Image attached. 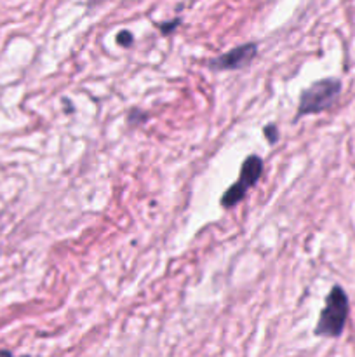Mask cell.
<instances>
[{
    "label": "cell",
    "mask_w": 355,
    "mask_h": 357,
    "mask_svg": "<svg viewBox=\"0 0 355 357\" xmlns=\"http://www.w3.org/2000/svg\"><path fill=\"white\" fill-rule=\"evenodd\" d=\"M348 296L340 286H334L326 298V307L322 309L319 323L315 326L317 337H340L348 319Z\"/></svg>",
    "instance_id": "6da1fadb"
},
{
    "label": "cell",
    "mask_w": 355,
    "mask_h": 357,
    "mask_svg": "<svg viewBox=\"0 0 355 357\" xmlns=\"http://www.w3.org/2000/svg\"><path fill=\"white\" fill-rule=\"evenodd\" d=\"M341 91V82L336 79H322L312 84L299 96L298 117L310 114H320L334 105Z\"/></svg>",
    "instance_id": "7a4b0ae2"
},
{
    "label": "cell",
    "mask_w": 355,
    "mask_h": 357,
    "mask_svg": "<svg viewBox=\"0 0 355 357\" xmlns=\"http://www.w3.org/2000/svg\"><path fill=\"white\" fill-rule=\"evenodd\" d=\"M261 174H263V160L258 155H249L244 160L242 167H240V176L228 190L223 194L221 206L225 209L233 208L239 204L244 197H246L247 190L260 181Z\"/></svg>",
    "instance_id": "3957f363"
},
{
    "label": "cell",
    "mask_w": 355,
    "mask_h": 357,
    "mask_svg": "<svg viewBox=\"0 0 355 357\" xmlns=\"http://www.w3.org/2000/svg\"><path fill=\"white\" fill-rule=\"evenodd\" d=\"M258 54V45L256 44H244L239 47L232 49V51L225 52L221 56H216V58L209 59L207 66L211 70H240L244 66L249 65Z\"/></svg>",
    "instance_id": "277c9868"
},
{
    "label": "cell",
    "mask_w": 355,
    "mask_h": 357,
    "mask_svg": "<svg viewBox=\"0 0 355 357\" xmlns=\"http://www.w3.org/2000/svg\"><path fill=\"white\" fill-rule=\"evenodd\" d=\"M117 44L122 45V47H131L134 44V37H132L131 31L124 30L117 35Z\"/></svg>",
    "instance_id": "5b68a950"
},
{
    "label": "cell",
    "mask_w": 355,
    "mask_h": 357,
    "mask_svg": "<svg viewBox=\"0 0 355 357\" xmlns=\"http://www.w3.org/2000/svg\"><path fill=\"white\" fill-rule=\"evenodd\" d=\"M180 23H181V20H173V21H169V23L159 24V28L164 35H169V33H173V30H176V28L180 26Z\"/></svg>",
    "instance_id": "8992f818"
},
{
    "label": "cell",
    "mask_w": 355,
    "mask_h": 357,
    "mask_svg": "<svg viewBox=\"0 0 355 357\" xmlns=\"http://www.w3.org/2000/svg\"><path fill=\"white\" fill-rule=\"evenodd\" d=\"M277 126L275 124H270V126H267V128H265V136H267V139L270 143H275L278 139V135H277Z\"/></svg>",
    "instance_id": "52a82bcc"
}]
</instances>
